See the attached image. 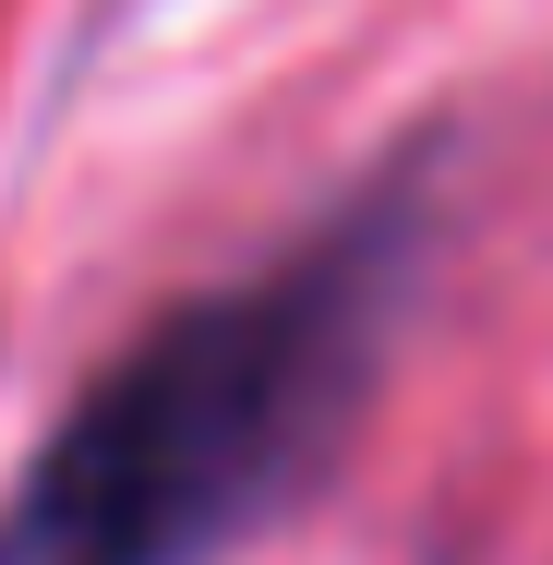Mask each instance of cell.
I'll return each instance as SVG.
<instances>
[{"label":"cell","mask_w":553,"mask_h":565,"mask_svg":"<svg viewBox=\"0 0 553 565\" xmlns=\"http://www.w3.org/2000/svg\"><path fill=\"white\" fill-rule=\"evenodd\" d=\"M422 205L373 193L157 313L0 493V565H205L337 457L397 326Z\"/></svg>","instance_id":"cell-1"}]
</instances>
